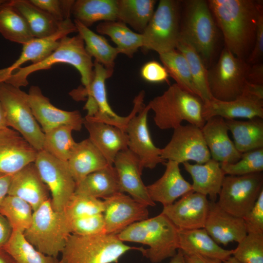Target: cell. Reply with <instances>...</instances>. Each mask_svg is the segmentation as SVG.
<instances>
[{
	"mask_svg": "<svg viewBox=\"0 0 263 263\" xmlns=\"http://www.w3.org/2000/svg\"><path fill=\"white\" fill-rule=\"evenodd\" d=\"M106 233L117 234L131 225L148 218L146 206L118 192L103 201Z\"/></svg>",
	"mask_w": 263,
	"mask_h": 263,
	"instance_id": "18",
	"label": "cell"
},
{
	"mask_svg": "<svg viewBox=\"0 0 263 263\" xmlns=\"http://www.w3.org/2000/svg\"><path fill=\"white\" fill-rule=\"evenodd\" d=\"M96 30L98 33L109 36L116 45L119 54L129 57H132L138 49L142 47V35L132 31L121 21L101 22Z\"/></svg>",
	"mask_w": 263,
	"mask_h": 263,
	"instance_id": "37",
	"label": "cell"
},
{
	"mask_svg": "<svg viewBox=\"0 0 263 263\" xmlns=\"http://www.w3.org/2000/svg\"><path fill=\"white\" fill-rule=\"evenodd\" d=\"M67 162L76 185L88 174L109 165L89 138L77 143Z\"/></svg>",
	"mask_w": 263,
	"mask_h": 263,
	"instance_id": "30",
	"label": "cell"
},
{
	"mask_svg": "<svg viewBox=\"0 0 263 263\" xmlns=\"http://www.w3.org/2000/svg\"><path fill=\"white\" fill-rule=\"evenodd\" d=\"M12 175L0 173V202L8 194Z\"/></svg>",
	"mask_w": 263,
	"mask_h": 263,
	"instance_id": "54",
	"label": "cell"
},
{
	"mask_svg": "<svg viewBox=\"0 0 263 263\" xmlns=\"http://www.w3.org/2000/svg\"><path fill=\"white\" fill-rule=\"evenodd\" d=\"M209 202L207 196L191 191L182 196L178 201L163 207L161 213L179 230L204 228Z\"/></svg>",
	"mask_w": 263,
	"mask_h": 263,
	"instance_id": "19",
	"label": "cell"
},
{
	"mask_svg": "<svg viewBox=\"0 0 263 263\" xmlns=\"http://www.w3.org/2000/svg\"><path fill=\"white\" fill-rule=\"evenodd\" d=\"M34 163L51 194L53 208L63 211L76 188L67 161L58 159L42 150L38 151Z\"/></svg>",
	"mask_w": 263,
	"mask_h": 263,
	"instance_id": "13",
	"label": "cell"
},
{
	"mask_svg": "<svg viewBox=\"0 0 263 263\" xmlns=\"http://www.w3.org/2000/svg\"><path fill=\"white\" fill-rule=\"evenodd\" d=\"M263 56V13L259 17L253 49L246 60L250 65L261 62Z\"/></svg>",
	"mask_w": 263,
	"mask_h": 263,
	"instance_id": "51",
	"label": "cell"
},
{
	"mask_svg": "<svg viewBox=\"0 0 263 263\" xmlns=\"http://www.w3.org/2000/svg\"><path fill=\"white\" fill-rule=\"evenodd\" d=\"M225 175H243L263 170V148L243 153L238 161L233 163H221Z\"/></svg>",
	"mask_w": 263,
	"mask_h": 263,
	"instance_id": "44",
	"label": "cell"
},
{
	"mask_svg": "<svg viewBox=\"0 0 263 263\" xmlns=\"http://www.w3.org/2000/svg\"><path fill=\"white\" fill-rule=\"evenodd\" d=\"M0 263H16L13 258L3 248H0Z\"/></svg>",
	"mask_w": 263,
	"mask_h": 263,
	"instance_id": "56",
	"label": "cell"
},
{
	"mask_svg": "<svg viewBox=\"0 0 263 263\" xmlns=\"http://www.w3.org/2000/svg\"><path fill=\"white\" fill-rule=\"evenodd\" d=\"M7 127V126L4 116V111L0 102V130Z\"/></svg>",
	"mask_w": 263,
	"mask_h": 263,
	"instance_id": "58",
	"label": "cell"
},
{
	"mask_svg": "<svg viewBox=\"0 0 263 263\" xmlns=\"http://www.w3.org/2000/svg\"><path fill=\"white\" fill-rule=\"evenodd\" d=\"M233 143L241 153L263 148V118L225 119Z\"/></svg>",
	"mask_w": 263,
	"mask_h": 263,
	"instance_id": "31",
	"label": "cell"
},
{
	"mask_svg": "<svg viewBox=\"0 0 263 263\" xmlns=\"http://www.w3.org/2000/svg\"><path fill=\"white\" fill-rule=\"evenodd\" d=\"M207 3L225 48L246 61L255 42L259 19L263 13L261 1L209 0Z\"/></svg>",
	"mask_w": 263,
	"mask_h": 263,
	"instance_id": "1",
	"label": "cell"
},
{
	"mask_svg": "<svg viewBox=\"0 0 263 263\" xmlns=\"http://www.w3.org/2000/svg\"><path fill=\"white\" fill-rule=\"evenodd\" d=\"M33 211L28 203L15 196L7 195L0 202V213L8 220L13 231L24 232L31 225Z\"/></svg>",
	"mask_w": 263,
	"mask_h": 263,
	"instance_id": "43",
	"label": "cell"
},
{
	"mask_svg": "<svg viewBox=\"0 0 263 263\" xmlns=\"http://www.w3.org/2000/svg\"><path fill=\"white\" fill-rule=\"evenodd\" d=\"M263 190V174L226 175L223 180L217 204L226 212L243 218L253 207Z\"/></svg>",
	"mask_w": 263,
	"mask_h": 263,
	"instance_id": "12",
	"label": "cell"
},
{
	"mask_svg": "<svg viewBox=\"0 0 263 263\" xmlns=\"http://www.w3.org/2000/svg\"><path fill=\"white\" fill-rule=\"evenodd\" d=\"M8 1L24 18L34 38H43L54 34L62 22L56 21L29 0Z\"/></svg>",
	"mask_w": 263,
	"mask_h": 263,
	"instance_id": "34",
	"label": "cell"
},
{
	"mask_svg": "<svg viewBox=\"0 0 263 263\" xmlns=\"http://www.w3.org/2000/svg\"><path fill=\"white\" fill-rule=\"evenodd\" d=\"M144 249L126 244L116 234H70L58 263H117L126 252L132 250L142 252Z\"/></svg>",
	"mask_w": 263,
	"mask_h": 263,
	"instance_id": "5",
	"label": "cell"
},
{
	"mask_svg": "<svg viewBox=\"0 0 263 263\" xmlns=\"http://www.w3.org/2000/svg\"><path fill=\"white\" fill-rule=\"evenodd\" d=\"M150 110L149 105H144L130 120L125 131L128 136V148L136 156L143 170L153 169L166 162L161 156L162 149L154 144L150 133L148 125Z\"/></svg>",
	"mask_w": 263,
	"mask_h": 263,
	"instance_id": "16",
	"label": "cell"
},
{
	"mask_svg": "<svg viewBox=\"0 0 263 263\" xmlns=\"http://www.w3.org/2000/svg\"><path fill=\"white\" fill-rule=\"evenodd\" d=\"M173 130L171 139L162 149L163 159L180 164L188 161L203 164L211 159L201 128L188 123Z\"/></svg>",
	"mask_w": 263,
	"mask_h": 263,
	"instance_id": "15",
	"label": "cell"
},
{
	"mask_svg": "<svg viewBox=\"0 0 263 263\" xmlns=\"http://www.w3.org/2000/svg\"><path fill=\"white\" fill-rule=\"evenodd\" d=\"M223 263H241L235 259L232 256L226 261L223 262Z\"/></svg>",
	"mask_w": 263,
	"mask_h": 263,
	"instance_id": "59",
	"label": "cell"
},
{
	"mask_svg": "<svg viewBox=\"0 0 263 263\" xmlns=\"http://www.w3.org/2000/svg\"><path fill=\"white\" fill-rule=\"evenodd\" d=\"M38 152L15 130L9 127L0 130V173L14 174L34 163Z\"/></svg>",
	"mask_w": 263,
	"mask_h": 263,
	"instance_id": "21",
	"label": "cell"
},
{
	"mask_svg": "<svg viewBox=\"0 0 263 263\" xmlns=\"http://www.w3.org/2000/svg\"><path fill=\"white\" fill-rule=\"evenodd\" d=\"M74 22L78 34L83 39L86 51L102 64L107 70L113 73L114 60L119 52L116 47L111 46L103 36L97 34L76 20Z\"/></svg>",
	"mask_w": 263,
	"mask_h": 263,
	"instance_id": "35",
	"label": "cell"
},
{
	"mask_svg": "<svg viewBox=\"0 0 263 263\" xmlns=\"http://www.w3.org/2000/svg\"><path fill=\"white\" fill-rule=\"evenodd\" d=\"M159 58L169 76L175 81L178 86L190 94L198 96L188 63L182 53L176 49L159 54Z\"/></svg>",
	"mask_w": 263,
	"mask_h": 263,
	"instance_id": "42",
	"label": "cell"
},
{
	"mask_svg": "<svg viewBox=\"0 0 263 263\" xmlns=\"http://www.w3.org/2000/svg\"><path fill=\"white\" fill-rule=\"evenodd\" d=\"M74 32H77V30L69 19L63 21L54 34L43 38H33L22 45L19 58L9 67L0 69V83L25 62L31 61L35 64L43 60L57 47L63 38Z\"/></svg>",
	"mask_w": 263,
	"mask_h": 263,
	"instance_id": "22",
	"label": "cell"
},
{
	"mask_svg": "<svg viewBox=\"0 0 263 263\" xmlns=\"http://www.w3.org/2000/svg\"><path fill=\"white\" fill-rule=\"evenodd\" d=\"M218 244L226 245L240 242L247 234L243 218L222 209L215 201L209 202V209L204 227Z\"/></svg>",
	"mask_w": 263,
	"mask_h": 263,
	"instance_id": "23",
	"label": "cell"
},
{
	"mask_svg": "<svg viewBox=\"0 0 263 263\" xmlns=\"http://www.w3.org/2000/svg\"><path fill=\"white\" fill-rule=\"evenodd\" d=\"M154 0H117V20L142 34L154 12Z\"/></svg>",
	"mask_w": 263,
	"mask_h": 263,
	"instance_id": "36",
	"label": "cell"
},
{
	"mask_svg": "<svg viewBox=\"0 0 263 263\" xmlns=\"http://www.w3.org/2000/svg\"><path fill=\"white\" fill-rule=\"evenodd\" d=\"M70 234L64 211L54 210L51 198L33 211L31 225L23 232L26 239L38 250L55 258L62 252Z\"/></svg>",
	"mask_w": 263,
	"mask_h": 263,
	"instance_id": "7",
	"label": "cell"
},
{
	"mask_svg": "<svg viewBox=\"0 0 263 263\" xmlns=\"http://www.w3.org/2000/svg\"><path fill=\"white\" fill-rule=\"evenodd\" d=\"M113 74L102 64L94 61L93 77L89 88L85 90L79 88L71 92V95L76 100L88 96L84 109L88 111L86 116L91 119L115 126L125 131L129 121L139 111L144 102L142 98L135 97L133 109L128 116L117 114L109 104L105 84L106 79L112 76Z\"/></svg>",
	"mask_w": 263,
	"mask_h": 263,
	"instance_id": "8",
	"label": "cell"
},
{
	"mask_svg": "<svg viewBox=\"0 0 263 263\" xmlns=\"http://www.w3.org/2000/svg\"><path fill=\"white\" fill-rule=\"evenodd\" d=\"M192 179V190L206 196L215 201L221 190L225 174L220 163L212 158L203 164L182 163Z\"/></svg>",
	"mask_w": 263,
	"mask_h": 263,
	"instance_id": "28",
	"label": "cell"
},
{
	"mask_svg": "<svg viewBox=\"0 0 263 263\" xmlns=\"http://www.w3.org/2000/svg\"><path fill=\"white\" fill-rule=\"evenodd\" d=\"M176 49L187 61L199 97L203 103L207 102L212 97L208 85V70L202 57L191 45L182 39H179Z\"/></svg>",
	"mask_w": 263,
	"mask_h": 263,
	"instance_id": "39",
	"label": "cell"
},
{
	"mask_svg": "<svg viewBox=\"0 0 263 263\" xmlns=\"http://www.w3.org/2000/svg\"><path fill=\"white\" fill-rule=\"evenodd\" d=\"M141 77L150 83L168 82L169 75L165 67L154 60L146 63L141 69Z\"/></svg>",
	"mask_w": 263,
	"mask_h": 263,
	"instance_id": "50",
	"label": "cell"
},
{
	"mask_svg": "<svg viewBox=\"0 0 263 263\" xmlns=\"http://www.w3.org/2000/svg\"><path fill=\"white\" fill-rule=\"evenodd\" d=\"M56 63H66L74 66L79 73L83 89L87 90L92 81L94 62L85 49L84 41L78 34L63 38L57 47L41 61L20 67L7 76L3 82L20 88L28 84V76L40 70L50 69Z\"/></svg>",
	"mask_w": 263,
	"mask_h": 263,
	"instance_id": "3",
	"label": "cell"
},
{
	"mask_svg": "<svg viewBox=\"0 0 263 263\" xmlns=\"http://www.w3.org/2000/svg\"><path fill=\"white\" fill-rule=\"evenodd\" d=\"M49 193L34 162L12 175L8 195L22 199L35 211L50 198Z\"/></svg>",
	"mask_w": 263,
	"mask_h": 263,
	"instance_id": "25",
	"label": "cell"
},
{
	"mask_svg": "<svg viewBox=\"0 0 263 263\" xmlns=\"http://www.w3.org/2000/svg\"><path fill=\"white\" fill-rule=\"evenodd\" d=\"M243 218L247 233H263V190L253 207Z\"/></svg>",
	"mask_w": 263,
	"mask_h": 263,
	"instance_id": "49",
	"label": "cell"
},
{
	"mask_svg": "<svg viewBox=\"0 0 263 263\" xmlns=\"http://www.w3.org/2000/svg\"><path fill=\"white\" fill-rule=\"evenodd\" d=\"M70 126L63 125L44 132L43 150L55 158L68 161L77 143L74 140Z\"/></svg>",
	"mask_w": 263,
	"mask_h": 263,
	"instance_id": "41",
	"label": "cell"
},
{
	"mask_svg": "<svg viewBox=\"0 0 263 263\" xmlns=\"http://www.w3.org/2000/svg\"><path fill=\"white\" fill-rule=\"evenodd\" d=\"M27 94L19 88L0 83V102L7 127L18 132L39 151L43 150L44 133L33 115Z\"/></svg>",
	"mask_w": 263,
	"mask_h": 263,
	"instance_id": "9",
	"label": "cell"
},
{
	"mask_svg": "<svg viewBox=\"0 0 263 263\" xmlns=\"http://www.w3.org/2000/svg\"><path fill=\"white\" fill-rule=\"evenodd\" d=\"M120 192H127L136 201L153 207L155 203L150 199L141 175L143 169L136 156L128 148L120 151L113 163Z\"/></svg>",
	"mask_w": 263,
	"mask_h": 263,
	"instance_id": "20",
	"label": "cell"
},
{
	"mask_svg": "<svg viewBox=\"0 0 263 263\" xmlns=\"http://www.w3.org/2000/svg\"><path fill=\"white\" fill-rule=\"evenodd\" d=\"M83 125L89 138L103 155L109 165L113 163L117 154L128 149V136L126 132L115 126L96 121L86 116Z\"/></svg>",
	"mask_w": 263,
	"mask_h": 263,
	"instance_id": "26",
	"label": "cell"
},
{
	"mask_svg": "<svg viewBox=\"0 0 263 263\" xmlns=\"http://www.w3.org/2000/svg\"><path fill=\"white\" fill-rule=\"evenodd\" d=\"M211 158L219 163H233L242 153L229 137L225 119L219 116L207 119L201 129Z\"/></svg>",
	"mask_w": 263,
	"mask_h": 263,
	"instance_id": "24",
	"label": "cell"
},
{
	"mask_svg": "<svg viewBox=\"0 0 263 263\" xmlns=\"http://www.w3.org/2000/svg\"><path fill=\"white\" fill-rule=\"evenodd\" d=\"M182 2L160 0L142 34L145 50L159 54L176 49L180 39Z\"/></svg>",
	"mask_w": 263,
	"mask_h": 263,
	"instance_id": "10",
	"label": "cell"
},
{
	"mask_svg": "<svg viewBox=\"0 0 263 263\" xmlns=\"http://www.w3.org/2000/svg\"><path fill=\"white\" fill-rule=\"evenodd\" d=\"M165 165L166 169L162 176L147 186L152 201L161 203L163 207L173 204L177 198L193 191L191 184L181 173L179 164L167 161Z\"/></svg>",
	"mask_w": 263,
	"mask_h": 263,
	"instance_id": "27",
	"label": "cell"
},
{
	"mask_svg": "<svg viewBox=\"0 0 263 263\" xmlns=\"http://www.w3.org/2000/svg\"><path fill=\"white\" fill-rule=\"evenodd\" d=\"M116 235L123 242L148 245L142 253L152 263L172 257L179 249L178 229L162 213L134 223Z\"/></svg>",
	"mask_w": 263,
	"mask_h": 263,
	"instance_id": "2",
	"label": "cell"
},
{
	"mask_svg": "<svg viewBox=\"0 0 263 263\" xmlns=\"http://www.w3.org/2000/svg\"><path fill=\"white\" fill-rule=\"evenodd\" d=\"M13 229L8 220L0 213V248H2L11 237Z\"/></svg>",
	"mask_w": 263,
	"mask_h": 263,
	"instance_id": "53",
	"label": "cell"
},
{
	"mask_svg": "<svg viewBox=\"0 0 263 263\" xmlns=\"http://www.w3.org/2000/svg\"><path fill=\"white\" fill-rule=\"evenodd\" d=\"M203 104L198 96L184 90L176 83L148 104L154 113L155 124L161 130L174 129L183 121L201 129L206 122L202 115Z\"/></svg>",
	"mask_w": 263,
	"mask_h": 263,
	"instance_id": "4",
	"label": "cell"
},
{
	"mask_svg": "<svg viewBox=\"0 0 263 263\" xmlns=\"http://www.w3.org/2000/svg\"><path fill=\"white\" fill-rule=\"evenodd\" d=\"M0 34L22 45L34 38L22 16L6 0L0 6Z\"/></svg>",
	"mask_w": 263,
	"mask_h": 263,
	"instance_id": "38",
	"label": "cell"
},
{
	"mask_svg": "<svg viewBox=\"0 0 263 263\" xmlns=\"http://www.w3.org/2000/svg\"><path fill=\"white\" fill-rule=\"evenodd\" d=\"M103 201L84 195L72 196L63 211L68 220L103 213Z\"/></svg>",
	"mask_w": 263,
	"mask_h": 263,
	"instance_id": "46",
	"label": "cell"
},
{
	"mask_svg": "<svg viewBox=\"0 0 263 263\" xmlns=\"http://www.w3.org/2000/svg\"><path fill=\"white\" fill-rule=\"evenodd\" d=\"M169 263H187L181 249H178L175 255L171 258Z\"/></svg>",
	"mask_w": 263,
	"mask_h": 263,
	"instance_id": "57",
	"label": "cell"
},
{
	"mask_svg": "<svg viewBox=\"0 0 263 263\" xmlns=\"http://www.w3.org/2000/svg\"><path fill=\"white\" fill-rule=\"evenodd\" d=\"M5 1V0H0V6L3 3H4Z\"/></svg>",
	"mask_w": 263,
	"mask_h": 263,
	"instance_id": "60",
	"label": "cell"
},
{
	"mask_svg": "<svg viewBox=\"0 0 263 263\" xmlns=\"http://www.w3.org/2000/svg\"><path fill=\"white\" fill-rule=\"evenodd\" d=\"M178 237L179 249L184 254H198L223 262L232 255L233 249H225L221 247L204 228L178 229Z\"/></svg>",
	"mask_w": 263,
	"mask_h": 263,
	"instance_id": "29",
	"label": "cell"
},
{
	"mask_svg": "<svg viewBox=\"0 0 263 263\" xmlns=\"http://www.w3.org/2000/svg\"><path fill=\"white\" fill-rule=\"evenodd\" d=\"M33 115L44 132L55 128L66 125L80 131L84 118L78 111H67L54 106L37 86H32L27 94Z\"/></svg>",
	"mask_w": 263,
	"mask_h": 263,
	"instance_id": "17",
	"label": "cell"
},
{
	"mask_svg": "<svg viewBox=\"0 0 263 263\" xmlns=\"http://www.w3.org/2000/svg\"><path fill=\"white\" fill-rule=\"evenodd\" d=\"M247 82L263 85V64L261 62L250 66L247 76Z\"/></svg>",
	"mask_w": 263,
	"mask_h": 263,
	"instance_id": "52",
	"label": "cell"
},
{
	"mask_svg": "<svg viewBox=\"0 0 263 263\" xmlns=\"http://www.w3.org/2000/svg\"><path fill=\"white\" fill-rule=\"evenodd\" d=\"M16 263H58L56 258L46 255L38 250L25 238L23 232L13 231L2 247Z\"/></svg>",
	"mask_w": 263,
	"mask_h": 263,
	"instance_id": "40",
	"label": "cell"
},
{
	"mask_svg": "<svg viewBox=\"0 0 263 263\" xmlns=\"http://www.w3.org/2000/svg\"><path fill=\"white\" fill-rule=\"evenodd\" d=\"M117 0H77L71 14L75 19L89 27L97 21L117 20Z\"/></svg>",
	"mask_w": 263,
	"mask_h": 263,
	"instance_id": "33",
	"label": "cell"
},
{
	"mask_svg": "<svg viewBox=\"0 0 263 263\" xmlns=\"http://www.w3.org/2000/svg\"><path fill=\"white\" fill-rule=\"evenodd\" d=\"M71 234L82 236L106 234L103 213L68 220Z\"/></svg>",
	"mask_w": 263,
	"mask_h": 263,
	"instance_id": "47",
	"label": "cell"
},
{
	"mask_svg": "<svg viewBox=\"0 0 263 263\" xmlns=\"http://www.w3.org/2000/svg\"><path fill=\"white\" fill-rule=\"evenodd\" d=\"M119 192L115 169L109 165L86 176L76 185L75 193L106 199Z\"/></svg>",
	"mask_w": 263,
	"mask_h": 263,
	"instance_id": "32",
	"label": "cell"
},
{
	"mask_svg": "<svg viewBox=\"0 0 263 263\" xmlns=\"http://www.w3.org/2000/svg\"><path fill=\"white\" fill-rule=\"evenodd\" d=\"M187 263H223L221 260L204 257L198 254H184Z\"/></svg>",
	"mask_w": 263,
	"mask_h": 263,
	"instance_id": "55",
	"label": "cell"
},
{
	"mask_svg": "<svg viewBox=\"0 0 263 263\" xmlns=\"http://www.w3.org/2000/svg\"><path fill=\"white\" fill-rule=\"evenodd\" d=\"M58 22L70 19L73 0H29Z\"/></svg>",
	"mask_w": 263,
	"mask_h": 263,
	"instance_id": "48",
	"label": "cell"
},
{
	"mask_svg": "<svg viewBox=\"0 0 263 263\" xmlns=\"http://www.w3.org/2000/svg\"><path fill=\"white\" fill-rule=\"evenodd\" d=\"M183 3L180 39L191 45L207 66L214 54L217 26L207 1L189 0Z\"/></svg>",
	"mask_w": 263,
	"mask_h": 263,
	"instance_id": "6",
	"label": "cell"
},
{
	"mask_svg": "<svg viewBox=\"0 0 263 263\" xmlns=\"http://www.w3.org/2000/svg\"><path fill=\"white\" fill-rule=\"evenodd\" d=\"M202 115L205 121L214 116L225 119L263 118V85L247 82L243 93L233 100L212 98L204 103Z\"/></svg>",
	"mask_w": 263,
	"mask_h": 263,
	"instance_id": "14",
	"label": "cell"
},
{
	"mask_svg": "<svg viewBox=\"0 0 263 263\" xmlns=\"http://www.w3.org/2000/svg\"><path fill=\"white\" fill-rule=\"evenodd\" d=\"M233 249L232 256L241 263H263V233H248Z\"/></svg>",
	"mask_w": 263,
	"mask_h": 263,
	"instance_id": "45",
	"label": "cell"
},
{
	"mask_svg": "<svg viewBox=\"0 0 263 263\" xmlns=\"http://www.w3.org/2000/svg\"><path fill=\"white\" fill-rule=\"evenodd\" d=\"M250 66L225 47L217 62L208 70V85L212 98L228 101L240 96L247 85Z\"/></svg>",
	"mask_w": 263,
	"mask_h": 263,
	"instance_id": "11",
	"label": "cell"
}]
</instances>
